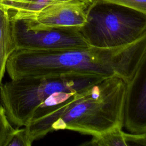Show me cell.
I'll return each instance as SVG.
<instances>
[{"mask_svg":"<svg viewBox=\"0 0 146 146\" xmlns=\"http://www.w3.org/2000/svg\"><path fill=\"white\" fill-rule=\"evenodd\" d=\"M104 78L69 74L40 78L11 79L0 85V102L10 123L25 127L51 96L57 92L76 94Z\"/></svg>","mask_w":146,"mask_h":146,"instance_id":"3","label":"cell"},{"mask_svg":"<svg viewBox=\"0 0 146 146\" xmlns=\"http://www.w3.org/2000/svg\"><path fill=\"white\" fill-rule=\"evenodd\" d=\"M12 21L17 49L60 50L90 47L79 28L52 27L35 31L28 30L21 20Z\"/></svg>","mask_w":146,"mask_h":146,"instance_id":"5","label":"cell"},{"mask_svg":"<svg viewBox=\"0 0 146 146\" xmlns=\"http://www.w3.org/2000/svg\"><path fill=\"white\" fill-rule=\"evenodd\" d=\"M90 3L77 2L54 3L21 21L28 30H31L64 27L80 29L86 22V12Z\"/></svg>","mask_w":146,"mask_h":146,"instance_id":"6","label":"cell"},{"mask_svg":"<svg viewBox=\"0 0 146 146\" xmlns=\"http://www.w3.org/2000/svg\"><path fill=\"white\" fill-rule=\"evenodd\" d=\"M127 86L124 78L115 75L38 111L23 127L28 146L54 131L71 130L94 136L123 127Z\"/></svg>","mask_w":146,"mask_h":146,"instance_id":"1","label":"cell"},{"mask_svg":"<svg viewBox=\"0 0 146 146\" xmlns=\"http://www.w3.org/2000/svg\"><path fill=\"white\" fill-rule=\"evenodd\" d=\"M16 49L10 11L0 4V85L6 71L7 61Z\"/></svg>","mask_w":146,"mask_h":146,"instance_id":"8","label":"cell"},{"mask_svg":"<svg viewBox=\"0 0 146 146\" xmlns=\"http://www.w3.org/2000/svg\"><path fill=\"white\" fill-rule=\"evenodd\" d=\"M84 145L93 146L126 145L125 132L122 127L117 126L100 134L92 136V139Z\"/></svg>","mask_w":146,"mask_h":146,"instance_id":"10","label":"cell"},{"mask_svg":"<svg viewBox=\"0 0 146 146\" xmlns=\"http://www.w3.org/2000/svg\"><path fill=\"white\" fill-rule=\"evenodd\" d=\"M145 50L146 33L133 43L119 48L16 49L7 61L6 71L11 79L69 74L103 78L117 75L128 83Z\"/></svg>","mask_w":146,"mask_h":146,"instance_id":"2","label":"cell"},{"mask_svg":"<svg viewBox=\"0 0 146 146\" xmlns=\"http://www.w3.org/2000/svg\"><path fill=\"white\" fill-rule=\"evenodd\" d=\"M63 2L91 3L90 0H15L0 4L10 11L12 19L22 20L48 5Z\"/></svg>","mask_w":146,"mask_h":146,"instance_id":"9","label":"cell"},{"mask_svg":"<svg viewBox=\"0 0 146 146\" xmlns=\"http://www.w3.org/2000/svg\"><path fill=\"white\" fill-rule=\"evenodd\" d=\"M96 0H90L93 1ZM121 5L146 15V0H102Z\"/></svg>","mask_w":146,"mask_h":146,"instance_id":"12","label":"cell"},{"mask_svg":"<svg viewBox=\"0 0 146 146\" xmlns=\"http://www.w3.org/2000/svg\"><path fill=\"white\" fill-rule=\"evenodd\" d=\"M123 126L131 133L146 132V50L127 83Z\"/></svg>","mask_w":146,"mask_h":146,"instance_id":"7","label":"cell"},{"mask_svg":"<svg viewBox=\"0 0 146 146\" xmlns=\"http://www.w3.org/2000/svg\"><path fill=\"white\" fill-rule=\"evenodd\" d=\"M14 1H15V0H0V3H6L12 2Z\"/></svg>","mask_w":146,"mask_h":146,"instance_id":"14","label":"cell"},{"mask_svg":"<svg viewBox=\"0 0 146 146\" xmlns=\"http://www.w3.org/2000/svg\"><path fill=\"white\" fill-rule=\"evenodd\" d=\"M17 128H14L6 115L5 110L0 104V146H8Z\"/></svg>","mask_w":146,"mask_h":146,"instance_id":"11","label":"cell"},{"mask_svg":"<svg viewBox=\"0 0 146 146\" xmlns=\"http://www.w3.org/2000/svg\"><path fill=\"white\" fill-rule=\"evenodd\" d=\"M80 31L91 47L122 48L133 43L146 33V15L121 5L93 1Z\"/></svg>","mask_w":146,"mask_h":146,"instance_id":"4","label":"cell"},{"mask_svg":"<svg viewBox=\"0 0 146 146\" xmlns=\"http://www.w3.org/2000/svg\"><path fill=\"white\" fill-rule=\"evenodd\" d=\"M8 146H28L24 128H17V132Z\"/></svg>","mask_w":146,"mask_h":146,"instance_id":"13","label":"cell"}]
</instances>
